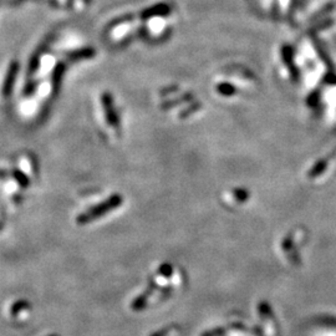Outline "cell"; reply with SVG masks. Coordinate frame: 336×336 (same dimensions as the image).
Segmentation results:
<instances>
[{
  "mask_svg": "<svg viewBox=\"0 0 336 336\" xmlns=\"http://www.w3.org/2000/svg\"><path fill=\"white\" fill-rule=\"evenodd\" d=\"M14 176H15V178L18 180V182L20 183V186H22V187H28V186H29V180H28L26 176L22 174V172H19V170H15Z\"/></svg>",
  "mask_w": 336,
  "mask_h": 336,
  "instance_id": "obj_4",
  "label": "cell"
},
{
  "mask_svg": "<svg viewBox=\"0 0 336 336\" xmlns=\"http://www.w3.org/2000/svg\"><path fill=\"white\" fill-rule=\"evenodd\" d=\"M18 71H19V62L15 60L12 61V64H10L9 68H8V72H6V75H5V80H4V84H2V96H5V98L12 94V88H14L15 80H16Z\"/></svg>",
  "mask_w": 336,
  "mask_h": 336,
  "instance_id": "obj_1",
  "label": "cell"
},
{
  "mask_svg": "<svg viewBox=\"0 0 336 336\" xmlns=\"http://www.w3.org/2000/svg\"><path fill=\"white\" fill-rule=\"evenodd\" d=\"M30 304L28 302H25V300H22V302H15L14 305H12V314L15 315L18 314V312H20V310H22L24 308H29Z\"/></svg>",
  "mask_w": 336,
  "mask_h": 336,
  "instance_id": "obj_3",
  "label": "cell"
},
{
  "mask_svg": "<svg viewBox=\"0 0 336 336\" xmlns=\"http://www.w3.org/2000/svg\"><path fill=\"white\" fill-rule=\"evenodd\" d=\"M62 71H64L62 65H58V68H55V72H54V92L56 90H58V82H60V78H61V75H62Z\"/></svg>",
  "mask_w": 336,
  "mask_h": 336,
  "instance_id": "obj_2",
  "label": "cell"
},
{
  "mask_svg": "<svg viewBox=\"0 0 336 336\" xmlns=\"http://www.w3.org/2000/svg\"><path fill=\"white\" fill-rule=\"evenodd\" d=\"M34 90H35V84H29V85H28L26 88H25L24 94H26V95H29V94H32Z\"/></svg>",
  "mask_w": 336,
  "mask_h": 336,
  "instance_id": "obj_5",
  "label": "cell"
}]
</instances>
